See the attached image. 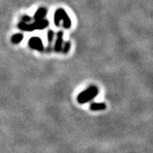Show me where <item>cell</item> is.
Returning a JSON list of instances; mask_svg holds the SVG:
<instances>
[{
  "instance_id": "cell-6",
  "label": "cell",
  "mask_w": 153,
  "mask_h": 153,
  "mask_svg": "<svg viewBox=\"0 0 153 153\" xmlns=\"http://www.w3.org/2000/svg\"><path fill=\"white\" fill-rule=\"evenodd\" d=\"M47 14V10L44 9V8H40L38 11L36 12L35 15H34V20L35 21H39V20H42L43 18L45 17Z\"/></svg>"
},
{
  "instance_id": "cell-8",
  "label": "cell",
  "mask_w": 153,
  "mask_h": 153,
  "mask_svg": "<svg viewBox=\"0 0 153 153\" xmlns=\"http://www.w3.org/2000/svg\"><path fill=\"white\" fill-rule=\"evenodd\" d=\"M23 39V35L21 33H16L12 37L11 41L13 43H19L22 41Z\"/></svg>"
},
{
  "instance_id": "cell-11",
  "label": "cell",
  "mask_w": 153,
  "mask_h": 153,
  "mask_svg": "<svg viewBox=\"0 0 153 153\" xmlns=\"http://www.w3.org/2000/svg\"><path fill=\"white\" fill-rule=\"evenodd\" d=\"M22 21H23V22H27V21H31V18L29 16H27V15H24L23 17H22Z\"/></svg>"
},
{
  "instance_id": "cell-7",
  "label": "cell",
  "mask_w": 153,
  "mask_h": 153,
  "mask_svg": "<svg viewBox=\"0 0 153 153\" xmlns=\"http://www.w3.org/2000/svg\"><path fill=\"white\" fill-rule=\"evenodd\" d=\"M89 108L92 111H101L106 109V105L105 103H92L90 104Z\"/></svg>"
},
{
  "instance_id": "cell-5",
  "label": "cell",
  "mask_w": 153,
  "mask_h": 153,
  "mask_svg": "<svg viewBox=\"0 0 153 153\" xmlns=\"http://www.w3.org/2000/svg\"><path fill=\"white\" fill-rule=\"evenodd\" d=\"M63 32H59L57 33V39L55 42V45H54V49L56 52H60L62 49V42H63Z\"/></svg>"
},
{
  "instance_id": "cell-1",
  "label": "cell",
  "mask_w": 153,
  "mask_h": 153,
  "mask_svg": "<svg viewBox=\"0 0 153 153\" xmlns=\"http://www.w3.org/2000/svg\"><path fill=\"white\" fill-rule=\"evenodd\" d=\"M99 90L98 88L95 86H90L87 89L83 90L82 93L78 94L77 96V101L80 104H85L91 100H93L94 97L98 94Z\"/></svg>"
},
{
  "instance_id": "cell-4",
  "label": "cell",
  "mask_w": 153,
  "mask_h": 153,
  "mask_svg": "<svg viewBox=\"0 0 153 153\" xmlns=\"http://www.w3.org/2000/svg\"><path fill=\"white\" fill-rule=\"evenodd\" d=\"M28 45L32 49L39 50V51H43V42H42L41 38H38V37H32V38H30V40L28 41Z\"/></svg>"
},
{
  "instance_id": "cell-9",
  "label": "cell",
  "mask_w": 153,
  "mask_h": 153,
  "mask_svg": "<svg viewBox=\"0 0 153 153\" xmlns=\"http://www.w3.org/2000/svg\"><path fill=\"white\" fill-rule=\"evenodd\" d=\"M54 38V32L53 31L49 30L48 32V41H49V46H50V43H52V40H53Z\"/></svg>"
},
{
  "instance_id": "cell-2",
  "label": "cell",
  "mask_w": 153,
  "mask_h": 153,
  "mask_svg": "<svg viewBox=\"0 0 153 153\" xmlns=\"http://www.w3.org/2000/svg\"><path fill=\"white\" fill-rule=\"evenodd\" d=\"M49 25V21L47 20L42 19L39 21H35V22L32 24H26V22H21L19 24V28L23 31L26 32H32L36 29H44L45 27H47Z\"/></svg>"
},
{
  "instance_id": "cell-10",
  "label": "cell",
  "mask_w": 153,
  "mask_h": 153,
  "mask_svg": "<svg viewBox=\"0 0 153 153\" xmlns=\"http://www.w3.org/2000/svg\"><path fill=\"white\" fill-rule=\"evenodd\" d=\"M70 48H71V43L70 42H65V45H64V49H63V53H68V51L70 50Z\"/></svg>"
},
{
  "instance_id": "cell-3",
  "label": "cell",
  "mask_w": 153,
  "mask_h": 153,
  "mask_svg": "<svg viewBox=\"0 0 153 153\" xmlns=\"http://www.w3.org/2000/svg\"><path fill=\"white\" fill-rule=\"evenodd\" d=\"M60 21H63V26L65 28H70L71 25V19L63 9L57 10L54 14V24L56 26H59Z\"/></svg>"
}]
</instances>
